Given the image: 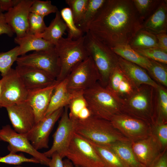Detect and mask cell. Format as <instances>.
<instances>
[{
	"instance_id": "cell-1",
	"label": "cell",
	"mask_w": 167,
	"mask_h": 167,
	"mask_svg": "<svg viewBox=\"0 0 167 167\" xmlns=\"http://www.w3.org/2000/svg\"><path fill=\"white\" fill-rule=\"evenodd\" d=\"M133 0H107L91 24L88 31L111 49L130 45L143 24Z\"/></svg>"
},
{
	"instance_id": "cell-2",
	"label": "cell",
	"mask_w": 167,
	"mask_h": 167,
	"mask_svg": "<svg viewBox=\"0 0 167 167\" xmlns=\"http://www.w3.org/2000/svg\"><path fill=\"white\" fill-rule=\"evenodd\" d=\"M75 122V133L96 143L109 145L118 142H131L109 121L92 115Z\"/></svg>"
},
{
	"instance_id": "cell-3",
	"label": "cell",
	"mask_w": 167,
	"mask_h": 167,
	"mask_svg": "<svg viewBox=\"0 0 167 167\" xmlns=\"http://www.w3.org/2000/svg\"><path fill=\"white\" fill-rule=\"evenodd\" d=\"M92 116L110 121L122 113L124 100L101 85L98 82L83 92Z\"/></svg>"
},
{
	"instance_id": "cell-4",
	"label": "cell",
	"mask_w": 167,
	"mask_h": 167,
	"mask_svg": "<svg viewBox=\"0 0 167 167\" xmlns=\"http://www.w3.org/2000/svg\"><path fill=\"white\" fill-rule=\"evenodd\" d=\"M156 96V89L150 85H142L124 100L122 113L152 125L155 122Z\"/></svg>"
},
{
	"instance_id": "cell-5",
	"label": "cell",
	"mask_w": 167,
	"mask_h": 167,
	"mask_svg": "<svg viewBox=\"0 0 167 167\" xmlns=\"http://www.w3.org/2000/svg\"><path fill=\"white\" fill-rule=\"evenodd\" d=\"M84 37L85 47L99 74L98 82L105 87L110 75L118 66L119 56L89 31L86 33Z\"/></svg>"
},
{
	"instance_id": "cell-6",
	"label": "cell",
	"mask_w": 167,
	"mask_h": 167,
	"mask_svg": "<svg viewBox=\"0 0 167 167\" xmlns=\"http://www.w3.org/2000/svg\"><path fill=\"white\" fill-rule=\"evenodd\" d=\"M54 48L60 67L59 75L56 79L58 82L65 79L76 65L89 56L84 45V36L75 40L62 37Z\"/></svg>"
},
{
	"instance_id": "cell-7",
	"label": "cell",
	"mask_w": 167,
	"mask_h": 167,
	"mask_svg": "<svg viewBox=\"0 0 167 167\" xmlns=\"http://www.w3.org/2000/svg\"><path fill=\"white\" fill-rule=\"evenodd\" d=\"M66 157L76 167H104L89 141L75 132L71 141Z\"/></svg>"
},
{
	"instance_id": "cell-8",
	"label": "cell",
	"mask_w": 167,
	"mask_h": 167,
	"mask_svg": "<svg viewBox=\"0 0 167 167\" xmlns=\"http://www.w3.org/2000/svg\"><path fill=\"white\" fill-rule=\"evenodd\" d=\"M68 89L73 93L83 92L94 86L100 80L98 70L88 56L76 65L66 78Z\"/></svg>"
},
{
	"instance_id": "cell-9",
	"label": "cell",
	"mask_w": 167,
	"mask_h": 167,
	"mask_svg": "<svg viewBox=\"0 0 167 167\" xmlns=\"http://www.w3.org/2000/svg\"><path fill=\"white\" fill-rule=\"evenodd\" d=\"M60 118L57 129L53 135L52 145L48 150L43 153L49 158L55 153H58L62 158L66 157L69 144L75 132V120L70 118L68 105L64 108Z\"/></svg>"
},
{
	"instance_id": "cell-10",
	"label": "cell",
	"mask_w": 167,
	"mask_h": 167,
	"mask_svg": "<svg viewBox=\"0 0 167 167\" xmlns=\"http://www.w3.org/2000/svg\"><path fill=\"white\" fill-rule=\"evenodd\" d=\"M2 91L0 107H6L26 102L28 91L15 69L11 68L1 79Z\"/></svg>"
},
{
	"instance_id": "cell-11",
	"label": "cell",
	"mask_w": 167,
	"mask_h": 167,
	"mask_svg": "<svg viewBox=\"0 0 167 167\" xmlns=\"http://www.w3.org/2000/svg\"><path fill=\"white\" fill-rule=\"evenodd\" d=\"M110 121L131 142L144 139L152 134L150 123L122 113L114 115Z\"/></svg>"
},
{
	"instance_id": "cell-12",
	"label": "cell",
	"mask_w": 167,
	"mask_h": 167,
	"mask_svg": "<svg viewBox=\"0 0 167 167\" xmlns=\"http://www.w3.org/2000/svg\"><path fill=\"white\" fill-rule=\"evenodd\" d=\"M16 62L18 66H29L42 70L56 79L60 73L59 59L54 48L49 50L35 51L31 54L21 56Z\"/></svg>"
},
{
	"instance_id": "cell-13",
	"label": "cell",
	"mask_w": 167,
	"mask_h": 167,
	"mask_svg": "<svg viewBox=\"0 0 167 167\" xmlns=\"http://www.w3.org/2000/svg\"><path fill=\"white\" fill-rule=\"evenodd\" d=\"M0 141L8 143L7 149L10 152H25L37 159L40 164L48 166L50 159L34 148L26 134L17 132L9 125L4 126L0 129Z\"/></svg>"
},
{
	"instance_id": "cell-14",
	"label": "cell",
	"mask_w": 167,
	"mask_h": 167,
	"mask_svg": "<svg viewBox=\"0 0 167 167\" xmlns=\"http://www.w3.org/2000/svg\"><path fill=\"white\" fill-rule=\"evenodd\" d=\"M64 108H60L36 123L26 134L32 145L36 150L49 148V137L56 122L61 117Z\"/></svg>"
},
{
	"instance_id": "cell-15",
	"label": "cell",
	"mask_w": 167,
	"mask_h": 167,
	"mask_svg": "<svg viewBox=\"0 0 167 167\" xmlns=\"http://www.w3.org/2000/svg\"><path fill=\"white\" fill-rule=\"evenodd\" d=\"M33 0H20L14 7L4 14L5 21L16 37L28 33V17Z\"/></svg>"
},
{
	"instance_id": "cell-16",
	"label": "cell",
	"mask_w": 167,
	"mask_h": 167,
	"mask_svg": "<svg viewBox=\"0 0 167 167\" xmlns=\"http://www.w3.org/2000/svg\"><path fill=\"white\" fill-rule=\"evenodd\" d=\"M6 108L14 130L17 132L27 134L35 124L34 113L31 107L26 102Z\"/></svg>"
},
{
	"instance_id": "cell-17",
	"label": "cell",
	"mask_w": 167,
	"mask_h": 167,
	"mask_svg": "<svg viewBox=\"0 0 167 167\" xmlns=\"http://www.w3.org/2000/svg\"><path fill=\"white\" fill-rule=\"evenodd\" d=\"M131 144L136 158L145 167H149L164 151L152 133L146 138L131 142Z\"/></svg>"
},
{
	"instance_id": "cell-18",
	"label": "cell",
	"mask_w": 167,
	"mask_h": 167,
	"mask_svg": "<svg viewBox=\"0 0 167 167\" xmlns=\"http://www.w3.org/2000/svg\"><path fill=\"white\" fill-rule=\"evenodd\" d=\"M15 69L28 91L44 88L57 82L51 75L34 68L17 65Z\"/></svg>"
},
{
	"instance_id": "cell-19",
	"label": "cell",
	"mask_w": 167,
	"mask_h": 167,
	"mask_svg": "<svg viewBox=\"0 0 167 167\" xmlns=\"http://www.w3.org/2000/svg\"><path fill=\"white\" fill-rule=\"evenodd\" d=\"M59 82L47 87L28 91L26 102L34 113L36 123L45 116L54 88Z\"/></svg>"
},
{
	"instance_id": "cell-20",
	"label": "cell",
	"mask_w": 167,
	"mask_h": 167,
	"mask_svg": "<svg viewBox=\"0 0 167 167\" xmlns=\"http://www.w3.org/2000/svg\"><path fill=\"white\" fill-rule=\"evenodd\" d=\"M118 66L136 88L147 85L157 89L161 85L151 78L144 69L119 56Z\"/></svg>"
},
{
	"instance_id": "cell-21",
	"label": "cell",
	"mask_w": 167,
	"mask_h": 167,
	"mask_svg": "<svg viewBox=\"0 0 167 167\" xmlns=\"http://www.w3.org/2000/svg\"><path fill=\"white\" fill-rule=\"evenodd\" d=\"M105 87L123 100L131 95L137 88L124 73L118 66L110 75Z\"/></svg>"
},
{
	"instance_id": "cell-22",
	"label": "cell",
	"mask_w": 167,
	"mask_h": 167,
	"mask_svg": "<svg viewBox=\"0 0 167 167\" xmlns=\"http://www.w3.org/2000/svg\"><path fill=\"white\" fill-rule=\"evenodd\" d=\"M76 93H72L69 91L66 79L59 82L52 95L45 116L60 108L68 105Z\"/></svg>"
},
{
	"instance_id": "cell-23",
	"label": "cell",
	"mask_w": 167,
	"mask_h": 167,
	"mask_svg": "<svg viewBox=\"0 0 167 167\" xmlns=\"http://www.w3.org/2000/svg\"><path fill=\"white\" fill-rule=\"evenodd\" d=\"M14 41L18 45L19 56L31 51L49 50L55 47V45L43 38L29 33L21 37H16Z\"/></svg>"
},
{
	"instance_id": "cell-24",
	"label": "cell",
	"mask_w": 167,
	"mask_h": 167,
	"mask_svg": "<svg viewBox=\"0 0 167 167\" xmlns=\"http://www.w3.org/2000/svg\"><path fill=\"white\" fill-rule=\"evenodd\" d=\"M167 4L163 2L154 13L143 25L144 30L155 35L166 32Z\"/></svg>"
},
{
	"instance_id": "cell-25",
	"label": "cell",
	"mask_w": 167,
	"mask_h": 167,
	"mask_svg": "<svg viewBox=\"0 0 167 167\" xmlns=\"http://www.w3.org/2000/svg\"><path fill=\"white\" fill-rule=\"evenodd\" d=\"M67 28L58 11L54 19L42 33L35 35L55 45L62 37Z\"/></svg>"
},
{
	"instance_id": "cell-26",
	"label": "cell",
	"mask_w": 167,
	"mask_h": 167,
	"mask_svg": "<svg viewBox=\"0 0 167 167\" xmlns=\"http://www.w3.org/2000/svg\"><path fill=\"white\" fill-rule=\"evenodd\" d=\"M111 49L118 56L148 71L151 66L150 60L139 54L130 45H120Z\"/></svg>"
},
{
	"instance_id": "cell-27",
	"label": "cell",
	"mask_w": 167,
	"mask_h": 167,
	"mask_svg": "<svg viewBox=\"0 0 167 167\" xmlns=\"http://www.w3.org/2000/svg\"><path fill=\"white\" fill-rule=\"evenodd\" d=\"M131 143L130 141L118 142L107 146L119 156L126 167H145L135 157Z\"/></svg>"
},
{
	"instance_id": "cell-28",
	"label": "cell",
	"mask_w": 167,
	"mask_h": 167,
	"mask_svg": "<svg viewBox=\"0 0 167 167\" xmlns=\"http://www.w3.org/2000/svg\"><path fill=\"white\" fill-rule=\"evenodd\" d=\"M68 106L69 117L72 119L84 120L92 115L83 92L77 93Z\"/></svg>"
},
{
	"instance_id": "cell-29",
	"label": "cell",
	"mask_w": 167,
	"mask_h": 167,
	"mask_svg": "<svg viewBox=\"0 0 167 167\" xmlns=\"http://www.w3.org/2000/svg\"><path fill=\"white\" fill-rule=\"evenodd\" d=\"M88 140L95 150L104 167H126L119 156L109 146Z\"/></svg>"
},
{
	"instance_id": "cell-30",
	"label": "cell",
	"mask_w": 167,
	"mask_h": 167,
	"mask_svg": "<svg viewBox=\"0 0 167 167\" xmlns=\"http://www.w3.org/2000/svg\"><path fill=\"white\" fill-rule=\"evenodd\" d=\"M106 0H88V4L82 18L76 25L83 33L88 31L89 26L98 12Z\"/></svg>"
},
{
	"instance_id": "cell-31",
	"label": "cell",
	"mask_w": 167,
	"mask_h": 167,
	"mask_svg": "<svg viewBox=\"0 0 167 167\" xmlns=\"http://www.w3.org/2000/svg\"><path fill=\"white\" fill-rule=\"evenodd\" d=\"M130 45L134 49L159 48L156 35L145 30H140L134 38Z\"/></svg>"
},
{
	"instance_id": "cell-32",
	"label": "cell",
	"mask_w": 167,
	"mask_h": 167,
	"mask_svg": "<svg viewBox=\"0 0 167 167\" xmlns=\"http://www.w3.org/2000/svg\"><path fill=\"white\" fill-rule=\"evenodd\" d=\"M156 89L155 123H167V91L161 85Z\"/></svg>"
},
{
	"instance_id": "cell-33",
	"label": "cell",
	"mask_w": 167,
	"mask_h": 167,
	"mask_svg": "<svg viewBox=\"0 0 167 167\" xmlns=\"http://www.w3.org/2000/svg\"><path fill=\"white\" fill-rule=\"evenodd\" d=\"M60 12L68 31V37L75 40L83 36V33L75 24L70 8L68 7L64 8Z\"/></svg>"
},
{
	"instance_id": "cell-34",
	"label": "cell",
	"mask_w": 167,
	"mask_h": 167,
	"mask_svg": "<svg viewBox=\"0 0 167 167\" xmlns=\"http://www.w3.org/2000/svg\"><path fill=\"white\" fill-rule=\"evenodd\" d=\"M19 56L18 46L6 52L0 53V72L2 76L11 68L12 64Z\"/></svg>"
},
{
	"instance_id": "cell-35",
	"label": "cell",
	"mask_w": 167,
	"mask_h": 167,
	"mask_svg": "<svg viewBox=\"0 0 167 167\" xmlns=\"http://www.w3.org/2000/svg\"><path fill=\"white\" fill-rule=\"evenodd\" d=\"M58 11L55 6L51 1L33 0L30 8V12L44 17L52 13H56Z\"/></svg>"
},
{
	"instance_id": "cell-36",
	"label": "cell",
	"mask_w": 167,
	"mask_h": 167,
	"mask_svg": "<svg viewBox=\"0 0 167 167\" xmlns=\"http://www.w3.org/2000/svg\"><path fill=\"white\" fill-rule=\"evenodd\" d=\"M150 60L151 65L148 71L156 81L164 86L167 87V67L161 63Z\"/></svg>"
},
{
	"instance_id": "cell-37",
	"label": "cell",
	"mask_w": 167,
	"mask_h": 167,
	"mask_svg": "<svg viewBox=\"0 0 167 167\" xmlns=\"http://www.w3.org/2000/svg\"><path fill=\"white\" fill-rule=\"evenodd\" d=\"M88 0H66L71 9L76 25L81 20L87 8Z\"/></svg>"
},
{
	"instance_id": "cell-38",
	"label": "cell",
	"mask_w": 167,
	"mask_h": 167,
	"mask_svg": "<svg viewBox=\"0 0 167 167\" xmlns=\"http://www.w3.org/2000/svg\"><path fill=\"white\" fill-rule=\"evenodd\" d=\"M141 55L147 58L161 63H167V53L158 48L134 49Z\"/></svg>"
},
{
	"instance_id": "cell-39",
	"label": "cell",
	"mask_w": 167,
	"mask_h": 167,
	"mask_svg": "<svg viewBox=\"0 0 167 167\" xmlns=\"http://www.w3.org/2000/svg\"><path fill=\"white\" fill-rule=\"evenodd\" d=\"M44 17L30 12L28 17L29 30L28 33L36 35L43 33L47 27Z\"/></svg>"
},
{
	"instance_id": "cell-40",
	"label": "cell",
	"mask_w": 167,
	"mask_h": 167,
	"mask_svg": "<svg viewBox=\"0 0 167 167\" xmlns=\"http://www.w3.org/2000/svg\"><path fill=\"white\" fill-rule=\"evenodd\" d=\"M24 162L40 163L37 159L33 157H26L22 153L17 154L10 152L9 154L5 156H0V163H1L18 165Z\"/></svg>"
},
{
	"instance_id": "cell-41",
	"label": "cell",
	"mask_w": 167,
	"mask_h": 167,
	"mask_svg": "<svg viewBox=\"0 0 167 167\" xmlns=\"http://www.w3.org/2000/svg\"><path fill=\"white\" fill-rule=\"evenodd\" d=\"M152 133L156 137L162 150L167 149V123H156L152 125Z\"/></svg>"
},
{
	"instance_id": "cell-42",
	"label": "cell",
	"mask_w": 167,
	"mask_h": 167,
	"mask_svg": "<svg viewBox=\"0 0 167 167\" xmlns=\"http://www.w3.org/2000/svg\"><path fill=\"white\" fill-rule=\"evenodd\" d=\"M135 6L141 19L145 17L152 9L157 4L158 1L152 0H133Z\"/></svg>"
},
{
	"instance_id": "cell-43",
	"label": "cell",
	"mask_w": 167,
	"mask_h": 167,
	"mask_svg": "<svg viewBox=\"0 0 167 167\" xmlns=\"http://www.w3.org/2000/svg\"><path fill=\"white\" fill-rule=\"evenodd\" d=\"M149 167H167V151H163Z\"/></svg>"
},
{
	"instance_id": "cell-44",
	"label": "cell",
	"mask_w": 167,
	"mask_h": 167,
	"mask_svg": "<svg viewBox=\"0 0 167 167\" xmlns=\"http://www.w3.org/2000/svg\"><path fill=\"white\" fill-rule=\"evenodd\" d=\"M14 34L12 30L6 23L4 14L0 13V35L6 34L11 37Z\"/></svg>"
},
{
	"instance_id": "cell-45",
	"label": "cell",
	"mask_w": 167,
	"mask_h": 167,
	"mask_svg": "<svg viewBox=\"0 0 167 167\" xmlns=\"http://www.w3.org/2000/svg\"><path fill=\"white\" fill-rule=\"evenodd\" d=\"M160 49L167 52V35L166 32L156 35Z\"/></svg>"
},
{
	"instance_id": "cell-46",
	"label": "cell",
	"mask_w": 167,
	"mask_h": 167,
	"mask_svg": "<svg viewBox=\"0 0 167 167\" xmlns=\"http://www.w3.org/2000/svg\"><path fill=\"white\" fill-rule=\"evenodd\" d=\"M51 157L49 167H64L62 158L58 153H54Z\"/></svg>"
},
{
	"instance_id": "cell-47",
	"label": "cell",
	"mask_w": 167,
	"mask_h": 167,
	"mask_svg": "<svg viewBox=\"0 0 167 167\" xmlns=\"http://www.w3.org/2000/svg\"><path fill=\"white\" fill-rule=\"evenodd\" d=\"M20 0H0V7L3 11H9L14 7Z\"/></svg>"
},
{
	"instance_id": "cell-48",
	"label": "cell",
	"mask_w": 167,
	"mask_h": 167,
	"mask_svg": "<svg viewBox=\"0 0 167 167\" xmlns=\"http://www.w3.org/2000/svg\"><path fill=\"white\" fill-rule=\"evenodd\" d=\"M63 161L64 167H75L72 162L68 159H65Z\"/></svg>"
},
{
	"instance_id": "cell-49",
	"label": "cell",
	"mask_w": 167,
	"mask_h": 167,
	"mask_svg": "<svg viewBox=\"0 0 167 167\" xmlns=\"http://www.w3.org/2000/svg\"><path fill=\"white\" fill-rule=\"evenodd\" d=\"M2 91V83L1 79H0V96L1 94Z\"/></svg>"
},
{
	"instance_id": "cell-50",
	"label": "cell",
	"mask_w": 167,
	"mask_h": 167,
	"mask_svg": "<svg viewBox=\"0 0 167 167\" xmlns=\"http://www.w3.org/2000/svg\"><path fill=\"white\" fill-rule=\"evenodd\" d=\"M3 12V11H2V10L1 9V8L0 7V13H2Z\"/></svg>"
},
{
	"instance_id": "cell-51",
	"label": "cell",
	"mask_w": 167,
	"mask_h": 167,
	"mask_svg": "<svg viewBox=\"0 0 167 167\" xmlns=\"http://www.w3.org/2000/svg\"><path fill=\"white\" fill-rule=\"evenodd\" d=\"M14 167H23L22 166H20V165H17L16 166H15Z\"/></svg>"
},
{
	"instance_id": "cell-52",
	"label": "cell",
	"mask_w": 167,
	"mask_h": 167,
	"mask_svg": "<svg viewBox=\"0 0 167 167\" xmlns=\"http://www.w3.org/2000/svg\"></svg>"
}]
</instances>
